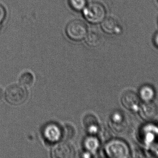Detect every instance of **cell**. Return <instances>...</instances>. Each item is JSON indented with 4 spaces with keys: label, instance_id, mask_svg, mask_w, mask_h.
Segmentation results:
<instances>
[{
    "label": "cell",
    "instance_id": "6da1fadb",
    "mask_svg": "<svg viewBox=\"0 0 158 158\" xmlns=\"http://www.w3.org/2000/svg\"><path fill=\"white\" fill-rule=\"evenodd\" d=\"M4 97L10 105L18 106L23 104L27 100V92L26 88L21 84L14 83L6 88Z\"/></svg>",
    "mask_w": 158,
    "mask_h": 158
},
{
    "label": "cell",
    "instance_id": "7a4b0ae2",
    "mask_svg": "<svg viewBox=\"0 0 158 158\" xmlns=\"http://www.w3.org/2000/svg\"><path fill=\"white\" fill-rule=\"evenodd\" d=\"M83 15L87 21L93 24H97L102 22L105 18L106 9L102 4L93 2L84 8Z\"/></svg>",
    "mask_w": 158,
    "mask_h": 158
},
{
    "label": "cell",
    "instance_id": "3957f363",
    "mask_svg": "<svg viewBox=\"0 0 158 158\" xmlns=\"http://www.w3.org/2000/svg\"><path fill=\"white\" fill-rule=\"evenodd\" d=\"M66 32L71 40L81 41L85 38L87 34V26L83 21L78 19L72 20L67 25Z\"/></svg>",
    "mask_w": 158,
    "mask_h": 158
},
{
    "label": "cell",
    "instance_id": "277c9868",
    "mask_svg": "<svg viewBox=\"0 0 158 158\" xmlns=\"http://www.w3.org/2000/svg\"><path fill=\"white\" fill-rule=\"evenodd\" d=\"M107 151L112 157H128L130 154L127 144L118 140L111 142L107 147Z\"/></svg>",
    "mask_w": 158,
    "mask_h": 158
},
{
    "label": "cell",
    "instance_id": "5b68a950",
    "mask_svg": "<svg viewBox=\"0 0 158 158\" xmlns=\"http://www.w3.org/2000/svg\"><path fill=\"white\" fill-rule=\"evenodd\" d=\"M121 102L125 109L132 112L138 111L141 106L140 97L132 91H127L123 93Z\"/></svg>",
    "mask_w": 158,
    "mask_h": 158
},
{
    "label": "cell",
    "instance_id": "8992f818",
    "mask_svg": "<svg viewBox=\"0 0 158 158\" xmlns=\"http://www.w3.org/2000/svg\"><path fill=\"white\" fill-rule=\"evenodd\" d=\"M138 111L141 117L146 121H151L155 119L158 114L157 106L152 102L145 103L140 106Z\"/></svg>",
    "mask_w": 158,
    "mask_h": 158
},
{
    "label": "cell",
    "instance_id": "52a82bcc",
    "mask_svg": "<svg viewBox=\"0 0 158 158\" xmlns=\"http://www.w3.org/2000/svg\"><path fill=\"white\" fill-rule=\"evenodd\" d=\"M52 155L54 158H73L75 156V150L71 144L65 142L56 146Z\"/></svg>",
    "mask_w": 158,
    "mask_h": 158
},
{
    "label": "cell",
    "instance_id": "ba28073f",
    "mask_svg": "<svg viewBox=\"0 0 158 158\" xmlns=\"http://www.w3.org/2000/svg\"><path fill=\"white\" fill-rule=\"evenodd\" d=\"M102 29L109 34H119L122 32V28L118 21L112 17L103 19L101 23Z\"/></svg>",
    "mask_w": 158,
    "mask_h": 158
},
{
    "label": "cell",
    "instance_id": "9c48e42d",
    "mask_svg": "<svg viewBox=\"0 0 158 158\" xmlns=\"http://www.w3.org/2000/svg\"><path fill=\"white\" fill-rule=\"evenodd\" d=\"M62 130L55 124H50L44 130L45 138L50 142H55L58 141L62 135Z\"/></svg>",
    "mask_w": 158,
    "mask_h": 158
},
{
    "label": "cell",
    "instance_id": "30bf717a",
    "mask_svg": "<svg viewBox=\"0 0 158 158\" xmlns=\"http://www.w3.org/2000/svg\"><path fill=\"white\" fill-rule=\"evenodd\" d=\"M110 122L113 129L118 133H122L127 127L126 120L121 113H116L113 114Z\"/></svg>",
    "mask_w": 158,
    "mask_h": 158
},
{
    "label": "cell",
    "instance_id": "8fae6325",
    "mask_svg": "<svg viewBox=\"0 0 158 158\" xmlns=\"http://www.w3.org/2000/svg\"><path fill=\"white\" fill-rule=\"evenodd\" d=\"M156 96L153 87L148 85H144L140 89L139 96L145 103L152 102Z\"/></svg>",
    "mask_w": 158,
    "mask_h": 158
},
{
    "label": "cell",
    "instance_id": "7c38bea8",
    "mask_svg": "<svg viewBox=\"0 0 158 158\" xmlns=\"http://www.w3.org/2000/svg\"><path fill=\"white\" fill-rule=\"evenodd\" d=\"M85 42L91 47H97L100 45L102 41V36L98 32L91 31L85 36Z\"/></svg>",
    "mask_w": 158,
    "mask_h": 158
},
{
    "label": "cell",
    "instance_id": "4fadbf2b",
    "mask_svg": "<svg viewBox=\"0 0 158 158\" xmlns=\"http://www.w3.org/2000/svg\"><path fill=\"white\" fill-rule=\"evenodd\" d=\"M19 84L25 88H29L33 85L34 83V77L33 74L30 71L23 72L19 78Z\"/></svg>",
    "mask_w": 158,
    "mask_h": 158
},
{
    "label": "cell",
    "instance_id": "5bb4252c",
    "mask_svg": "<svg viewBox=\"0 0 158 158\" xmlns=\"http://www.w3.org/2000/svg\"><path fill=\"white\" fill-rule=\"evenodd\" d=\"M97 119L94 115H87L84 119V124L85 126L90 131L96 130V128L97 126Z\"/></svg>",
    "mask_w": 158,
    "mask_h": 158
},
{
    "label": "cell",
    "instance_id": "9a60e30c",
    "mask_svg": "<svg viewBox=\"0 0 158 158\" xmlns=\"http://www.w3.org/2000/svg\"><path fill=\"white\" fill-rule=\"evenodd\" d=\"M71 8L76 11L83 10L86 6V0H69Z\"/></svg>",
    "mask_w": 158,
    "mask_h": 158
},
{
    "label": "cell",
    "instance_id": "2e32d148",
    "mask_svg": "<svg viewBox=\"0 0 158 158\" xmlns=\"http://www.w3.org/2000/svg\"><path fill=\"white\" fill-rule=\"evenodd\" d=\"M85 145L89 150H94L96 149L97 147V140L94 138H89L86 141Z\"/></svg>",
    "mask_w": 158,
    "mask_h": 158
},
{
    "label": "cell",
    "instance_id": "e0dca14e",
    "mask_svg": "<svg viewBox=\"0 0 158 158\" xmlns=\"http://www.w3.org/2000/svg\"><path fill=\"white\" fill-rule=\"evenodd\" d=\"M6 15V11L4 8L2 6L0 5V23H2Z\"/></svg>",
    "mask_w": 158,
    "mask_h": 158
},
{
    "label": "cell",
    "instance_id": "ac0fdd59",
    "mask_svg": "<svg viewBox=\"0 0 158 158\" xmlns=\"http://www.w3.org/2000/svg\"><path fill=\"white\" fill-rule=\"evenodd\" d=\"M5 96V92L0 86V102H2Z\"/></svg>",
    "mask_w": 158,
    "mask_h": 158
},
{
    "label": "cell",
    "instance_id": "d6986e66",
    "mask_svg": "<svg viewBox=\"0 0 158 158\" xmlns=\"http://www.w3.org/2000/svg\"><path fill=\"white\" fill-rule=\"evenodd\" d=\"M154 42L156 46L158 47V32L156 33L154 37Z\"/></svg>",
    "mask_w": 158,
    "mask_h": 158
}]
</instances>
